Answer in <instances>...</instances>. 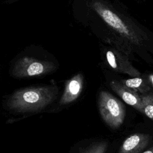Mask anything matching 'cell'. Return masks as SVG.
<instances>
[{"mask_svg":"<svg viewBox=\"0 0 153 153\" xmlns=\"http://www.w3.org/2000/svg\"><path fill=\"white\" fill-rule=\"evenodd\" d=\"M91 6L106 26L112 31V36L115 35V41H117L115 48L118 50H120L118 39H120L121 51L124 53L123 45L124 42L128 56L133 51L132 49L133 45L143 46L148 40L147 35L142 30L135 26L123 14L117 11L113 6L100 1H94Z\"/></svg>","mask_w":153,"mask_h":153,"instance_id":"obj_1","label":"cell"},{"mask_svg":"<svg viewBox=\"0 0 153 153\" xmlns=\"http://www.w3.org/2000/svg\"><path fill=\"white\" fill-rule=\"evenodd\" d=\"M58 90L54 86L31 87L15 91L8 99L9 109L19 113L41 111L56 98Z\"/></svg>","mask_w":153,"mask_h":153,"instance_id":"obj_2","label":"cell"},{"mask_svg":"<svg viewBox=\"0 0 153 153\" xmlns=\"http://www.w3.org/2000/svg\"><path fill=\"white\" fill-rule=\"evenodd\" d=\"M98 108L102 120L109 127L117 128L124 123L125 106L119 99L109 92L102 91L99 93Z\"/></svg>","mask_w":153,"mask_h":153,"instance_id":"obj_3","label":"cell"},{"mask_svg":"<svg viewBox=\"0 0 153 153\" xmlns=\"http://www.w3.org/2000/svg\"><path fill=\"white\" fill-rule=\"evenodd\" d=\"M54 68L51 62L25 56L16 62L12 74L17 78H29L47 74Z\"/></svg>","mask_w":153,"mask_h":153,"instance_id":"obj_4","label":"cell"},{"mask_svg":"<svg viewBox=\"0 0 153 153\" xmlns=\"http://www.w3.org/2000/svg\"><path fill=\"white\" fill-rule=\"evenodd\" d=\"M106 59L109 66L115 72L127 74L132 77H140L142 75L131 64L129 57L115 47L106 52Z\"/></svg>","mask_w":153,"mask_h":153,"instance_id":"obj_5","label":"cell"},{"mask_svg":"<svg viewBox=\"0 0 153 153\" xmlns=\"http://www.w3.org/2000/svg\"><path fill=\"white\" fill-rule=\"evenodd\" d=\"M83 76L78 74L65 83L63 93L60 99V105H66L74 102L81 94L83 88Z\"/></svg>","mask_w":153,"mask_h":153,"instance_id":"obj_6","label":"cell"},{"mask_svg":"<svg viewBox=\"0 0 153 153\" xmlns=\"http://www.w3.org/2000/svg\"><path fill=\"white\" fill-rule=\"evenodd\" d=\"M112 90L116 93L127 104L142 112V105L140 95L134 90L128 88L121 82L113 80L110 82Z\"/></svg>","mask_w":153,"mask_h":153,"instance_id":"obj_7","label":"cell"},{"mask_svg":"<svg viewBox=\"0 0 153 153\" xmlns=\"http://www.w3.org/2000/svg\"><path fill=\"white\" fill-rule=\"evenodd\" d=\"M150 139V136L145 133L133 134L123 141L118 153H142L149 145Z\"/></svg>","mask_w":153,"mask_h":153,"instance_id":"obj_8","label":"cell"},{"mask_svg":"<svg viewBox=\"0 0 153 153\" xmlns=\"http://www.w3.org/2000/svg\"><path fill=\"white\" fill-rule=\"evenodd\" d=\"M121 82L126 87L134 90L141 94H145L151 90V87L148 82L140 77H134L127 79H123Z\"/></svg>","mask_w":153,"mask_h":153,"instance_id":"obj_9","label":"cell"},{"mask_svg":"<svg viewBox=\"0 0 153 153\" xmlns=\"http://www.w3.org/2000/svg\"><path fill=\"white\" fill-rule=\"evenodd\" d=\"M142 99V113L153 120V93L149 92L140 94Z\"/></svg>","mask_w":153,"mask_h":153,"instance_id":"obj_10","label":"cell"},{"mask_svg":"<svg viewBox=\"0 0 153 153\" xmlns=\"http://www.w3.org/2000/svg\"><path fill=\"white\" fill-rule=\"evenodd\" d=\"M108 144L105 141L96 142L88 147L83 153H106Z\"/></svg>","mask_w":153,"mask_h":153,"instance_id":"obj_11","label":"cell"},{"mask_svg":"<svg viewBox=\"0 0 153 153\" xmlns=\"http://www.w3.org/2000/svg\"><path fill=\"white\" fill-rule=\"evenodd\" d=\"M142 153H153V146L151 148H149V149H146V151H143V152Z\"/></svg>","mask_w":153,"mask_h":153,"instance_id":"obj_12","label":"cell"},{"mask_svg":"<svg viewBox=\"0 0 153 153\" xmlns=\"http://www.w3.org/2000/svg\"><path fill=\"white\" fill-rule=\"evenodd\" d=\"M149 81L153 86V74H151L149 76Z\"/></svg>","mask_w":153,"mask_h":153,"instance_id":"obj_13","label":"cell"}]
</instances>
